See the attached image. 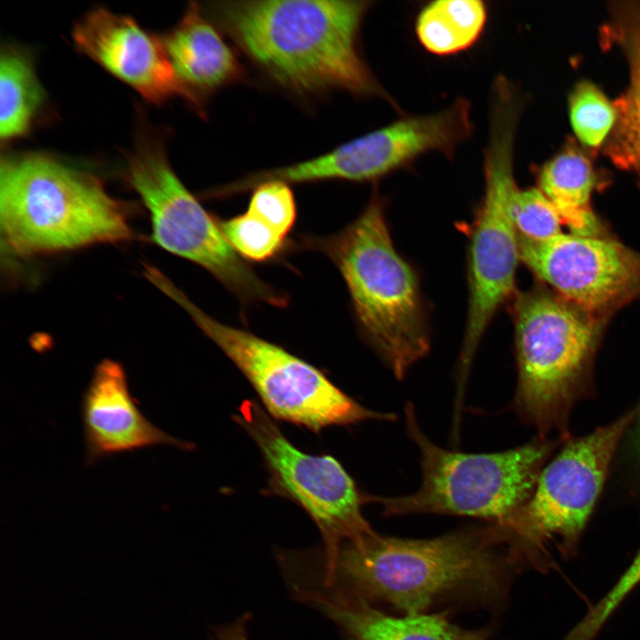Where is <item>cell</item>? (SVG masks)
<instances>
[{
  "instance_id": "cell-13",
  "label": "cell",
  "mask_w": 640,
  "mask_h": 640,
  "mask_svg": "<svg viewBox=\"0 0 640 640\" xmlns=\"http://www.w3.org/2000/svg\"><path fill=\"white\" fill-rule=\"evenodd\" d=\"M519 236V235H518ZM520 260L560 297L604 320L640 296V253L602 236H519Z\"/></svg>"
},
{
  "instance_id": "cell-20",
  "label": "cell",
  "mask_w": 640,
  "mask_h": 640,
  "mask_svg": "<svg viewBox=\"0 0 640 640\" xmlns=\"http://www.w3.org/2000/svg\"><path fill=\"white\" fill-rule=\"evenodd\" d=\"M44 92L28 55L6 46L0 57V137L3 142L27 134L42 108Z\"/></svg>"
},
{
  "instance_id": "cell-26",
  "label": "cell",
  "mask_w": 640,
  "mask_h": 640,
  "mask_svg": "<svg viewBox=\"0 0 640 640\" xmlns=\"http://www.w3.org/2000/svg\"><path fill=\"white\" fill-rule=\"evenodd\" d=\"M249 620L250 617L245 613L231 622L215 627L210 640H247Z\"/></svg>"
},
{
  "instance_id": "cell-19",
  "label": "cell",
  "mask_w": 640,
  "mask_h": 640,
  "mask_svg": "<svg viewBox=\"0 0 640 640\" xmlns=\"http://www.w3.org/2000/svg\"><path fill=\"white\" fill-rule=\"evenodd\" d=\"M539 185L572 234L602 236L590 205L595 173L583 154L572 148L560 152L542 166Z\"/></svg>"
},
{
  "instance_id": "cell-15",
  "label": "cell",
  "mask_w": 640,
  "mask_h": 640,
  "mask_svg": "<svg viewBox=\"0 0 640 640\" xmlns=\"http://www.w3.org/2000/svg\"><path fill=\"white\" fill-rule=\"evenodd\" d=\"M81 416L85 443V462L136 452L156 445L191 450L190 443L177 439L154 425L131 395L123 365L101 360L83 394Z\"/></svg>"
},
{
  "instance_id": "cell-11",
  "label": "cell",
  "mask_w": 640,
  "mask_h": 640,
  "mask_svg": "<svg viewBox=\"0 0 640 640\" xmlns=\"http://www.w3.org/2000/svg\"><path fill=\"white\" fill-rule=\"evenodd\" d=\"M234 418L261 452L269 473L268 492L290 499L315 522L324 560L343 544H358L376 532L362 514L364 494L336 459L296 448L253 401L243 402Z\"/></svg>"
},
{
  "instance_id": "cell-3",
  "label": "cell",
  "mask_w": 640,
  "mask_h": 640,
  "mask_svg": "<svg viewBox=\"0 0 640 640\" xmlns=\"http://www.w3.org/2000/svg\"><path fill=\"white\" fill-rule=\"evenodd\" d=\"M303 243L337 268L363 339L403 379L428 354L430 334L418 276L394 244L384 199L374 193L340 231Z\"/></svg>"
},
{
  "instance_id": "cell-27",
  "label": "cell",
  "mask_w": 640,
  "mask_h": 640,
  "mask_svg": "<svg viewBox=\"0 0 640 640\" xmlns=\"http://www.w3.org/2000/svg\"><path fill=\"white\" fill-rule=\"evenodd\" d=\"M637 413H638L639 417H638L637 428H636V447L640 453V407H639V410L637 411Z\"/></svg>"
},
{
  "instance_id": "cell-8",
  "label": "cell",
  "mask_w": 640,
  "mask_h": 640,
  "mask_svg": "<svg viewBox=\"0 0 640 640\" xmlns=\"http://www.w3.org/2000/svg\"><path fill=\"white\" fill-rule=\"evenodd\" d=\"M125 178L147 207L152 239L160 247L204 268L243 304L287 305L285 293L264 282L234 251L219 220L175 174L156 136L140 135L128 156Z\"/></svg>"
},
{
  "instance_id": "cell-18",
  "label": "cell",
  "mask_w": 640,
  "mask_h": 640,
  "mask_svg": "<svg viewBox=\"0 0 640 640\" xmlns=\"http://www.w3.org/2000/svg\"><path fill=\"white\" fill-rule=\"evenodd\" d=\"M609 35L625 52L629 67L626 92L614 102L616 120L606 152L619 167L633 172L640 180V8H617Z\"/></svg>"
},
{
  "instance_id": "cell-5",
  "label": "cell",
  "mask_w": 640,
  "mask_h": 640,
  "mask_svg": "<svg viewBox=\"0 0 640 640\" xmlns=\"http://www.w3.org/2000/svg\"><path fill=\"white\" fill-rule=\"evenodd\" d=\"M517 384L513 408L540 436L566 430L588 391L603 320L560 296L533 289L513 307Z\"/></svg>"
},
{
  "instance_id": "cell-4",
  "label": "cell",
  "mask_w": 640,
  "mask_h": 640,
  "mask_svg": "<svg viewBox=\"0 0 640 640\" xmlns=\"http://www.w3.org/2000/svg\"><path fill=\"white\" fill-rule=\"evenodd\" d=\"M128 207L93 174L43 153L2 156L0 224L20 256L76 250L131 238Z\"/></svg>"
},
{
  "instance_id": "cell-12",
  "label": "cell",
  "mask_w": 640,
  "mask_h": 640,
  "mask_svg": "<svg viewBox=\"0 0 640 640\" xmlns=\"http://www.w3.org/2000/svg\"><path fill=\"white\" fill-rule=\"evenodd\" d=\"M470 106L460 99L445 109L399 119L316 157L252 173L253 187L278 180L289 185L323 180L371 181L438 151L452 156L470 135Z\"/></svg>"
},
{
  "instance_id": "cell-23",
  "label": "cell",
  "mask_w": 640,
  "mask_h": 640,
  "mask_svg": "<svg viewBox=\"0 0 640 640\" xmlns=\"http://www.w3.org/2000/svg\"><path fill=\"white\" fill-rule=\"evenodd\" d=\"M219 225L228 244L244 260L268 261L285 248L284 236L247 212L219 220Z\"/></svg>"
},
{
  "instance_id": "cell-22",
  "label": "cell",
  "mask_w": 640,
  "mask_h": 640,
  "mask_svg": "<svg viewBox=\"0 0 640 640\" xmlns=\"http://www.w3.org/2000/svg\"><path fill=\"white\" fill-rule=\"evenodd\" d=\"M570 119L579 140L595 148L601 145L612 130L616 109L596 86L584 81L571 95Z\"/></svg>"
},
{
  "instance_id": "cell-14",
  "label": "cell",
  "mask_w": 640,
  "mask_h": 640,
  "mask_svg": "<svg viewBox=\"0 0 640 640\" xmlns=\"http://www.w3.org/2000/svg\"><path fill=\"white\" fill-rule=\"evenodd\" d=\"M76 48L145 100L162 103L184 92L160 37L105 8L85 14L72 33Z\"/></svg>"
},
{
  "instance_id": "cell-7",
  "label": "cell",
  "mask_w": 640,
  "mask_h": 640,
  "mask_svg": "<svg viewBox=\"0 0 640 640\" xmlns=\"http://www.w3.org/2000/svg\"><path fill=\"white\" fill-rule=\"evenodd\" d=\"M518 109L499 101L491 108L484 150V189L471 227L468 248V304L458 364L460 386L496 313L512 296L520 260L519 236L512 216L518 189L513 145Z\"/></svg>"
},
{
  "instance_id": "cell-21",
  "label": "cell",
  "mask_w": 640,
  "mask_h": 640,
  "mask_svg": "<svg viewBox=\"0 0 640 640\" xmlns=\"http://www.w3.org/2000/svg\"><path fill=\"white\" fill-rule=\"evenodd\" d=\"M487 18L479 0H439L419 13L415 30L420 44L436 55H450L469 48L483 33Z\"/></svg>"
},
{
  "instance_id": "cell-2",
  "label": "cell",
  "mask_w": 640,
  "mask_h": 640,
  "mask_svg": "<svg viewBox=\"0 0 640 640\" xmlns=\"http://www.w3.org/2000/svg\"><path fill=\"white\" fill-rule=\"evenodd\" d=\"M508 532L491 523L427 540L382 536L345 543L328 561L310 560L322 584L372 603L385 601L420 613L442 597L469 592L492 597L502 590L508 562L519 557Z\"/></svg>"
},
{
  "instance_id": "cell-17",
  "label": "cell",
  "mask_w": 640,
  "mask_h": 640,
  "mask_svg": "<svg viewBox=\"0 0 640 640\" xmlns=\"http://www.w3.org/2000/svg\"><path fill=\"white\" fill-rule=\"evenodd\" d=\"M161 39L184 100L200 112L211 95L244 76L234 50L196 3Z\"/></svg>"
},
{
  "instance_id": "cell-9",
  "label": "cell",
  "mask_w": 640,
  "mask_h": 640,
  "mask_svg": "<svg viewBox=\"0 0 640 640\" xmlns=\"http://www.w3.org/2000/svg\"><path fill=\"white\" fill-rule=\"evenodd\" d=\"M159 289L234 363L275 418L316 432L367 420H395L393 413L376 412L358 404L319 369L279 345L212 317L169 279L163 280Z\"/></svg>"
},
{
  "instance_id": "cell-6",
  "label": "cell",
  "mask_w": 640,
  "mask_h": 640,
  "mask_svg": "<svg viewBox=\"0 0 640 640\" xmlns=\"http://www.w3.org/2000/svg\"><path fill=\"white\" fill-rule=\"evenodd\" d=\"M406 431L420 453L419 489L404 496L364 495L385 516L441 514L505 524L532 496L556 442L538 438L492 453H464L433 443L417 421L414 406L404 409Z\"/></svg>"
},
{
  "instance_id": "cell-24",
  "label": "cell",
  "mask_w": 640,
  "mask_h": 640,
  "mask_svg": "<svg viewBox=\"0 0 640 640\" xmlns=\"http://www.w3.org/2000/svg\"><path fill=\"white\" fill-rule=\"evenodd\" d=\"M512 216L520 236L542 241L561 234L563 220L539 188H518L512 203Z\"/></svg>"
},
{
  "instance_id": "cell-1",
  "label": "cell",
  "mask_w": 640,
  "mask_h": 640,
  "mask_svg": "<svg viewBox=\"0 0 640 640\" xmlns=\"http://www.w3.org/2000/svg\"><path fill=\"white\" fill-rule=\"evenodd\" d=\"M371 2L220 1L212 20L276 84L298 95L385 93L364 60L359 37Z\"/></svg>"
},
{
  "instance_id": "cell-10",
  "label": "cell",
  "mask_w": 640,
  "mask_h": 640,
  "mask_svg": "<svg viewBox=\"0 0 640 640\" xmlns=\"http://www.w3.org/2000/svg\"><path fill=\"white\" fill-rule=\"evenodd\" d=\"M635 409L584 436L568 440L541 470L530 499L501 525L515 548L542 550L550 541L576 544L604 484Z\"/></svg>"
},
{
  "instance_id": "cell-25",
  "label": "cell",
  "mask_w": 640,
  "mask_h": 640,
  "mask_svg": "<svg viewBox=\"0 0 640 640\" xmlns=\"http://www.w3.org/2000/svg\"><path fill=\"white\" fill-rule=\"evenodd\" d=\"M246 212L284 237L292 230L297 217L296 202L289 184L278 180L255 187Z\"/></svg>"
},
{
  "instance_id": "cell-16",
  "label": "cell",
  "mask_w": 640,
  "mask_h": 640,
  "mask_svg": "<svg viewBox=\"0 0 640 640\" xmlns=\"http://www.w3.org/2000/svg\"><path fill=\"white\" fill-rule=\"evenodd\" d=\"M294 597L333 622L345 640H486L484 629H466L445 613H405L396 617L355 595L307 578L290 587Z\"/></svg>"
}]
</instances>
